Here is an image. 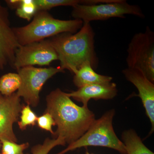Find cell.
<instances>
[{"label":"cell","instance_id":"6da1fadb","mask_svg":"<svg viewBox=\"0 0 154 154\" xmlns=\"http://www.w3.org/2000/svg\"><path fill=\"white\" fill-rule=\"evenodd\" d=\"M46 101L45 112L51 114L57 127L54 135L69 145L82 136L96 119L88 107L78 106L60 88L51 91Z\"/></svg>","mask_w":154,"mask_h":154},{"label":"cell","instance_id":"7a4b0ae2","mask_svg":"<svg viewBox=\"0 0 154 154\" xmlns=\"http://www.w3.org/2000/svg\"><path fill=\"white\" fill-rule=\"evenodd\" d=\"M95 37L90 23H84L76 33H60L48 40L57 54L59 66L75 74L86 62H89L94 70L98 67L99 60L95 49Z\"/></svg>","mask_w":154,"mask_h":154},{"label":"cell","instance_id":"3957f363","mask_svg":"<svg viewBox=\"0 0 154 154\" xmlns=\"http://www.w3.org/2000/svg\"><path fill=\"white\" fill-rule=\"evenodd\" d=\"M84 22L78 19L63 20L55 19L47 11H38L32 22L23 27L13 28L20 46L51 38L63 33H75Z\"/></svg>","mask_w":154,"mask_h":154},{"label":"cell","instance_id":"277c9868","mask_svg":"<svg viewBox=\"0 0 154 154\" xmlns=\"http://www.w3.org/2000/svg\"><path fill=\"white\" fill-rule=\"evenodd\" d=\"M115 113V110L112 109L99 119H95L82 136L57 154H65L77 149L90 146L109 148L121 154H127L124 144L117 137L113 129V120Z\"/></svg>","mask_w":154,"mask_h":154},{"label":"cell","instance_id":"5b68a950","mask_svg":"<svg viewBox=\"0 0 154 154\" xmlns=\"http://www.w3.org/2000/svg\"><path fill=\"white\" fill-rule=\"evenodd\" d=\"M72 17L84 23L94 21H104L112 18H125L132 15L140 18L145 15L139 6L128 4L125 0H116L112 2L96 5H78L72 7Z\"/></svg>","mask_w":154,"mask_h":154},{"label":"cell","instance_id":"8992f818","mask_svg":"<svg viewBox=\"0 0 154 154\" xmlns=\"http://www.w3.org/2000/svg\"><path fill=\"white\" fill-rule=\"evenodd\" d=\"M127 52L128 67L140 70L154 83V33L149 26L133 36Z\"/></svg>","mask_w":154,"mask_h":154},{"label":"cell","instance_id":"52a82bcc","mask_svg":"<svg viewBox=\"0 0 154 154\" xmlns=\"http://www.w3.org/2000/svg\"><path fill=\"white\" fill-rule=\"evenodd\" d=\"M21 80L17 92L27 105L36 107L39 102V93L47 80L58 73L65 72L60 67L37 68L28 66L17 70Z\"/></svg>","mask_w":154,"mask_h":154},{"label":"cell","instance_id":"ba28073f","mask_svg":"<svg viewBox=\"0 0 154 154\" xmlns=\"http://www.w3.org/2000/svg\"><path fill=\"white\" fill-rule=\"evenodd\" d=\"M58 60L57 54L48 39L22 45L15 55L14 69L34 65L48 66Z\"/></svg>","mask_w":154,"mask_h":154},{"label":"cell","instance_id":"9c48e42d","mask_svg":"<svg viewBox=\"0 0 154 154\" xmlns=\"http://www.w3.org/2000/svg\"><path fill=\"white\" fill-rule=\"evenodd\" d=\"M8 10L0 3V69L14 68L16 51L20 47L11 28Z\"/></svg>","mask_w":154,"mask_h":154},{"label":"cell","instance_id":"30bf717a","mask_svg":"<svg viewBox=\"0 0 154 154\" xmlns=\"http://www.w3.org/2000/svg\"><path fill=\"white\" fill-rule=\"evenodd\" d=\"M122 73L126 79L137 88L138 96L141 99L146 114L151 123L150 134H152L154 130V84L139 69L127 67L122 70Z\"/></svg>","mask_w":154,"mask_h":154},{"label":"cell","instance_id":"8fae6325","mask_svg":"<svg viewBox=\"0 0 154 154\" xmlns=\"http://www.w3.org/2000/svg\"><path fill=\"white\" fill-rule=\"evenodd\" d=\"M20 101V97L17 93H14L10 96H4L0 103V140H6L17 142L13 125L19 121L23 106Z\"/></svg>","mask_w":154,"mask_h":154},{"label":"cell","instance_id":"7c38bea8","mask_svg":"<svg viewBox=\"0 0 154 154\" xmlns=\"http://www.w3.org/2000/svg\"><path fill=\"white\" fill-rule=\"evenodd\" d=\"M117 92L116 84L110 82L84 86L79 88L76 91L66 94L69 97L82 102L83 106L87 107L90 99H112L117 95Z\"/></svg>","mask_w":154,"mask_h":154},{"label":"cell","instance_id":"4fadbf2b","mask_svg":"<svg viewBox=\"0 0 154 154\" xmlns=\"http://www.w3.org/2000/svg\"><path fill=\"white\" fill-rule=\"evenodd\" d=\"M74 84L79 88L84 86L111 82L113 78L99 74L95 72L89 62H86L74 74Z\"/></svg>","mask_w":154,"mask_h":154},{"label":"cell","instance_id":"5bb4252c","mask_svg":"<svg viewBox=\"0 0 154 154\" xmlns=\"http://www.w3.org/2000/svg\"><path fill=\"white\" fill-rule=\"evenodd\" d=\"M122 139L127 154H154L144 144L134 130L124 131L122 133Z\"/></svg>","mask_w":154,"mask_h":154},{"label":"cell","instance_id":"9a60e30c","mask_svg":"<svg viewBox=\"0 0 154 154\" xmlns=\"http://www.w3.org/2000/svg\"><path fill=\"white\" fill-rule=\"evenodd\" d=\"M37 11H47L55 7L78 5H92L109 2V0H34Z\"/></svg>","mask_w":154,"mask_h":154},{"label":"cell","instance_id":"2e32d148","mask_svg":"<svg viewBox=\"0 0 154 154\" xmlns=\"http://www.w3.org/2000/svg\"><path fill=\"white\" fill-rule=\"evenodd\" d=\"M21 84V79L18 73L6 74L0 78V93L3 96H10L18 90Z\"/></svg>","mask_w":154,"mask_h":154},{"label":"cell","instance_id":"e0dca14e","mask_svg":"<svg viewBox=\"0 0 154 154\" xmlns=\"http://www.w3.org/2000/svg\"><path fill=\"white\" fill-rule=\"evenodd\" d=\"M37 11L34 0H20L16 9V14L19 18L30 21Z\"/></svg>","mask_w":154,"mask_h":154},{"label":"cell","instance_id":"ac0fdd59","mask_svg":"<svg viewBox=\"0 0 154 154\" xmlns=\"http://www.w3.org/2000/svg\"><path fill=\"white\" fill-rule=\"evenodd\" d=\"M66 144L63 139L58 137L55 139L47 138L42 144L33 146L31 150V153L27 154H48L54 148L57 146H65Z\"/></svg>","mask_w":154,"mask_h":154},{"label":"cell","instance_id":"d6986e66","mask_svg":"<svg viewBox=\"0 0 154 154\" xmlns=\"http://www.w3.org/2000/svg\"><path fill=\"white\" fill-rule=\"evenodd\" d=\"M20 120L18 121L19 128L22 130L26 129L28 126H34L36 124L37 117L30 108V105H23L21 111Z\"/></svg>","mask_w":154,"mask_h":154},{"label":"cell","instance_id":"ffe728a7","mask_svg":"<svg viewBox=\"0 0 154 154\" xmlns=\"http://www.w3.org/2000/svg\"><path fill=\"white\" fill-rule=\"evenodd\" d=\"M2 154H24V151L29 147V143L18 144L11 141L2 140Z\"/></svg>","mask_w":154,"mask_h":154},{"label":"cell","instance_id":"44dd1931","mask_svg":"<svg viewBox=\"0 0 154 154\" xmlns=\"http://www.w3.org/2000/svg\"><path fill=\"white\" fill-rule=\"evenodd\" d=\"M36 123L41 129L49 131L52 134H55L52 129V127L56 125L55 122L49 113L45 112L43 115L38 117Z\"/></svg>","mask_w":154,"mask_h":154},{"label":"cell","instance_id":"7402d4cb","mask_svg":"<svg viewBox=\"0 0 154 154\" xmlns=\"http://www.w3.org/2000/svg\"><path fill=\"white\" fill-rule=\"evenodd\" d=\"M4 99V96H3L0 93V103L2 102L3 99Z\"/></svg>","mask_w":154,"mask_h":154},{"label":"cell","instance_id":"603a6c76","mask_svg":"<svg viewBox=\"0 0 154 154\" xmlns=\"http://www.w3.org/2000/svg\"><path fill=\"white\" fill-rule=\"evenodd\" d=\"M1 149H2V143L0 141V150H1Z\"/></svg>","mask_w":154,"mask_h":154},{"label":"cell","instance_id":"cb8c5ba5","mask_svg":"<svg viewBox=\"0 0 154 154\" xmlns=\"http://www.w3.org/2000/svg\"><path fill=\"white\" fill-rule=\"evenodd\" d=\"M86 154H91L89 152H86Z\"/></svg>","mask_w":154,"mask_h":154},{"label":"cell","instance_id":"d4e9b609","mask_svg":"<svg viewBox=\"0 0 154 154\" xmlns=\"http://www.w3.org/2000/svg\"></svg>","mask_w":154,"mask_h":154}]
</instances>
